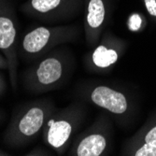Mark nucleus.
Returning a JSON list of instances; mask_svg holds the SVG:
<instances>
[{
  "instance_id": "8",
  "label": "nucleus",
  "mask_w": 156,
  "mask_h": 156,
  "mask_svg": "<svg viewBox=\"0 0 156 156\" xmlns=\"http://www.w3.org/2000/svg\"><path fill=\"white\" fill-rule=\"evenodd\" d=\"M83 8L84 0H26L20 9L45 23H61L76 18Z\"/></svg>"
},
{
  "instance_id": "15",
  "label": "nucleus",
  "mask_w": 156,
  "mask_h": 156,
  "mask_svg": "<svg viewBox=\"0 0 156 156\" xmlns=\"http://www.w3.org/2000/svg\"><path fill=\"white\" fill-rule=\"evenodd\" d=\"M2 69H7L8 70V62L3 55L2 52H0V70Z\"/></svg>"
},
{
  "instance_id": "4",
  "label": "nucleus",
  "mask_w": 156,
  "mask_h": 156,
  "mask_svg": "<svg viewBox=\"0 0 156 156\" xmlns=\"http://www.w3.org/2000/svg\"><path fill=\"white\" fill-rule=\"evenodd\" d=\"M80 35L78 24L37 26L23 35L18 51L23 60L37 61L51 50L76 41Z\"/></svg>"
},
{
  "instance_id": "17",
  "label": "nucleus",
  "mask_w": 156,
  "mask_h": 156,
  "mask_svg": "<svg viewBox=\"0 0 156 156\" xmlns=\"http://www.w3.org/2000/svg\"><path fill=\"white\" fill-rule=\"evenodd\" d=\"M8 155H9V154L8 152L4 151L1 148H0V156H8Z\"/></svg>"
},
{
  "instance_id": "11",
  "label": "nucleus",
  "mask_w": 156,
  "mask_h": 156,
  "mask_svg": "<svg viewBox=\"0 0 156 156\" xmlns=\"http://www.w3.org/2000/svg\"><path fill=\"white\" fill-rule=\"evenodd\" d=\"M126 156H156V113L127 139L121 151Z\"/></svg>"
},
{
  "instance_id": "1",
  "label": "nucleus",
  "mask_w": 156,
  "mask_h": 156,
  "mask_svg": "<svg viewBox=\"0 0 156 156\" xmlns=\"http://www.w3.org/2000/svg\"><path fill=\"white\" fill-rule=\"evenodd\" d=\"M74 58L65 48H55L25 69L23 85L30 94H40L58 89L73 72Z\"/></svg>"
},
{
  "instance_id": "16",
  "label": "nucleus",
  "mask_w": 156,
  "mask_h": 156,
  "mask_svg": "<svg viewBox=\"0 0 156 156\" xmlns=\"http://www.w3.org/2000/svg\"><path fill=\"white\" fill-rule=\"evenodd\" d=\"M4 118H5V113H4V111L1 108H0V122H1L4 120Z\"/></svg>"
},
{
  "instance_id": "3",
  "label": "nucleus",
  "mask_w": 156,
  "mask_h": 156,
  "mask_svg": "<svg viewBox=\"0 0 156 156\" xmlns=\"http://www.w3.org/2000/svg\"><path fill=\"white\" fill-rule=\"evenodd\" d=\"M86 107L80 102H72L66 107L56 108L41 132L43 143L58 155L65 154L86 117Z\"/></svg>"
},
{
  "instance_id": "7",
  "label": "nucleus",
  "mask_w": 156,
  "mask_h": 156,
  "mask_svg": "<svg viewBox=\"0 0 156 156\" xmlns=\"http://www.w3.org/2000/svg\"><path fill=\"white\" fill-rule=\"evenodd\" d=\"M18 22L12 5L9 0H0V52L8 62L10 86L18 89Z\"/></svg>"
},
{
  "instance_id": "12",
  "label": "nucleus",
  "mask_w": 156,
  "mask_h": 156,
  "mask_svg": "<svg viewBox=\"0 0 156 156\" xmlns=\"http://www.w3.org/2000/svg\"><path fill=\"white\" fill-rule=\"evenodd\" d=\"M143 2L148 14L156 20V0H143Z\"/></svg>"
},
{
  "instance_id": "9",
  "label": "nucleus",
  "mask_w": 156,
  "mask_h": 156,
  "mask_svg": "<svg viewBox=\"0 0 156 156\" xmlns=\"http://www.w3.org/2000/svg\"><path fill=\"white\" fill-rule=\"evenodd\" d=\"M127 41L113 33L104 32L98 43L83 58L84 67L90 73L108 74L126 51Z\"/></svg>"
},
{
  "instance_id": "2",
  "label": "nucleus",
  "mask_w": 156,
  "mask_h": 156,
  "mask_svg": "<svg viewBox=\"0 0 156 156\" xmlns=\"http://www.w3.org/2000/svg\"><path fill=\"white\" fill-rule=\"evenodd\" d=\"M56 108L49 98L28 101L13 111L3 134V142L9 148L20 149L28 144L42 132L50 115Z\"/></svg>"
},
{
  "instance_id": "14",
  "label": "nucleus",
  "mask_w": 156,
  "mask_h": 156,
  "mask_svg": "<svg viewBox=\"0 0 156 156\" xmlns=\"http://www.w3.org/2000/svg\"><path fill=\"white\" fill-rule=\"evenodd\" d=\"M7 90V81L2 72H0V96H2Z\"/></svg>"
},
{
  "instance_id": "10",
  "label": "nucleus",
  "mask_w": 156,
  "mask_h": 156,
  "mask_svg": "<svg viewBox=\"0 0 156 156\" xmlns=\"http://www.w3.org/2000/svg\"><path fill=\"white\" fill-rule=\"evenodd\" d=\"M83 30L86 44L93 49L100 40L109 21L111 4L109 0H84Z\"/></svg>"
},
{
  "instance_id": "13",
  "label": "nucleus",
  "mask_w": 156,
  "mask_h": 156,
  "mask_svg": "<svg viewBox=\"0 0 156 156\" xmlns=\"http://www.w3.org/2000/svg\"><path fill=\"white\" fill-rule=\"evenodd\" d=\"M26 155H29V156H34V155H51L49 151H47L45 149L41 148L40 146L34 148L31 151L27 152Z\"/></svg>"
},
{
  "instance_id": "6",
  "label": "nucleus",
  "mask_w": 156,
  "mask_h": 156,
  "mask_svg": "<svg viewBox=\"0 0 156 156\" xmlns=\"http://www.w3.org/2000/svg\"><path fill=\"white\" fill-rule=\"evenodd\" d=\"M80 94L84 100L102 108L118 122H127L134 113V105L129 96L109 85L89 83L80 88Z\"/></svg>"
},
{
  "instance_id": "5",
  "label": "nucleus",
  "mask_w": 156,
  "mask_h": 156,
  "mask_svg": "<svg viewBox=\"0 0 156 156\" xmlns=\"http://www.w3.org/2000/svg\"><path fill=\"white\" fill-rule=\"evenodd\" d=\"M111 137V118L108 112L103 110L88 128L74 136L66 154L69 156L108 155Z\"/></svg>"
}]
</instances>
